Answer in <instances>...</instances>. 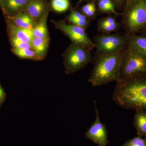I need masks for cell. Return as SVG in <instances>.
Returning <instances> with one entry per match:
<instances>
[{
	"label": "cell",
	"instance_id": "6da1fadb",
	"mask_svg": "<svg viewBox=\"0 0 146 146\" xmlns=\"http://www.w3.org/2000/svg\"><path fill=\"white\" fill-rule=\"evenodd\" d=\"M143 75L117 82L112 97L117 104L146 112V78Z\"/></svg>",
	"mask_w": 146,
	"mask_h": 146
},
{
	"label": "cell",
	"instance_id": "7a4b0ae2",
	"mask_svg": "<svg viewBox=\"0 0 146 146\" xmlns=\"http://www.w3.org/2000/svg\"><path fill=\"white\" fill-rule=\"evenodd\" d=\"M107 54H97L94 69L88 82L94 87L110 82H119V72L123 51Z\"/></svg>",
	"mask_w": 146,
	"mask_h": 146
},
{
	"label": "cell",
	"instance_id": "3957f363",
	"mask_svg": "<svg viewBox=\"0 0 146 146\" xmlns=\"http://www.w3.org/2000/svg\"><path fill=\"white\" fill-rule=\"evenodd\" d=\"M146 73V56L130 47L125 49L121 60L119 82Z\"/></svg>",
	"mask_w": 146,
	"mask_h": 146
},
{
	"label": "cell",
	"instance_id": "277c9868",
	"mask_svg": "<svg viewBox=\"0 0 146 146\" xmlns=\"http://www.w3.org/2000/svg\"><path fill=\"white\" fill-rule=\"evenodd\" d=\"M90 51L82 45L72 43L63 54L65 72L68 74H73L92 62Z\"/></svg>",
	"mask_w": 146,
	"mask_h": 146
},
{
	"label": "cell",
	"instance_id": "5b68a950",
	"mask_svg": "<svg viewBox=\"0 0 146 146\" xmlns=\"http://www.w3.org/2000/svg\"><path fill=\"white\" fill-rule=\"evenodd\" d=\"M94 43L97 54H107L124 50L127 40L121 35H100L95 37Z\"/></svg>",
	"mask_w": 146,
	"mask_h": 146
},
{
	"label": "cell",
	"instance_id": "8992f818",
	"mask_svg": "<svg viewBox=\"0 0 146 146\" xmlns=\"http://www.w3.org/2000/svg\"><path fill=\"white\" fill-rule=\"evenodd\" d=\"M126 11L123 23L129 32H135L146 27L145 0H139Z\"/></svg>",
	"mask_w": 146,
	"mask_h": 146
},
{
	"label": "cell",
	"instance_id": "52a82bcc",
	"mask_svg": "<svg viewBox=\"0 0 146 146\" xmlns=\"http://www.w3.org/2000/svg\"><path fill=\"white\" fill-rule=\"evenodd\" d=\"M56 28L61 31L72 40V43L82 45L90 50L95 48L94 42L90 39L83 28L74 25H67L63 21L53 22Z\"/></svg>",
	"mask_w": 146,
	"mask_h": 146
},
{
	"label": "cell",
	"instance_id": "ba28073f",
	"mask_svg": "<svg viewBox=\"0 0 146 146\" xmlns=\"http://www.w3.org/2000/svg\"><path fill=\"white\" fill-rule=\"evenodd\" d=\"M96 118L95 122L86 131L85 134L87 139L99 146H106L109 143L108 140V132L106 127L100 120L99 114L96 105V102L94 101Z\"/></svg>",
	"mask_w": 146,
	"mask_h": 146
},
{
	"label": "cell",
	"instance_id": "9c48e42d",
	"mask_svg": "<svg viewBox=\"0 0 146 146\" xmlns=\"http://www.w3.org/2000/svg\"><path fill=\"white\" fill-rule=\"evenodd\" d=\"M32 0H2L1 6L7 13L16 15L25 11Z\"/></svg>",
	"mask_w": 146,
	"mask_h": 146
},
{
	"label": "cell",
	"instance_id": "30bf717a",
	"mask_svg": "<svg viewBox=\"0 0 146 146\" xmlns=\"http://www.w3.org/2000/svg\"><path fill=\"white\" fill-rule=\"evenodd\" d=\"M10 19L13 25L22 28L33 30L36 26L34 19L25 11L11 16Z\"/></svg>",
	"mask_w": 146,
	"mask_h": 146
},
{
	"label": "cell",
	"instance_id": "8fae6325",
	"mask_svg": "<svg viewBox=\"0 0 146 146\" xmlns=\"http://www.w3.org/2000/svg\"><path fill=\"white\" fill-rule=\"evenodd\" d=\"M8 27L11 35L16 36L24 43L31 44L34 37L32 30L19 27L13 23L9 24Z\"/></svg>",
	"mask_w": 146,
	"mask_h": 146
},
{
	"label": "cell",
	"instance_id": "7c38bea8",
	"mask_svg": "<svg viewBox=\"0 0 146 146\" xmlns=\"http://www.w3.org/2000/svg\"><path fill=\"white\" fill-rule=\"evenodd\" d=\"M126 38L128 46L146 56V36L130 35L126 36Z\"/></svg>",
	"mask_w": 146,
	"mask_h": 146
},
{
	"label": "cell",
	"instance_id": "4fadbf2b",
	"mask_svg": "<svg viewBox=\"0 0 146 146\" xmlns=\"http://www.w3.org/2000/svg\"><path fill=\"white\" fill-rule=\"evenodd\" d=\"M45 6L42 0H32L25 11L33 19H36L45 13Z\"/></svg>",
	"mask_w": 146,
	"mask_h": 146
},
{
	"label": "cell",
	"instance_id": "5bb4252c",
	"mask_svg": "<svg viewBox=\"0 0 146 146\" xmlns=\"http://www.w3.org/2000/svg\"><path fill=\"white\" fill-rule=\"evenodd\" d=\"M48 12H45L42 16L41 20L38 25L33 30V36L35 37L48 39V34L47 28V20Z\"/></svg>",
	"mask_w": 146,
	"mask_h": 146
},
{
	"label": "cell",
	"instance_id": "9a60e30c",
	"mask_svg": "<svg viewBox=\"0 0 146 146\" xmlns=\"http://www.w3.org/2000/svg\"><path fill=\"white\" fill-rule=\"evenodd\" d=\"M134 124L138 135L140 136H146V111L136 110Z\"/></svg>",
	"mask_w": 146,
	"mask_h": 146
},
{
	"label": "cell",
	"instance_id": "2e32d148",
	"mask_svg": "<svg viewBox=\"0 0 146 146\" xmlns=\"http://www.w3.org/2000/svg\"><path fill=\"white\" fill-rule=\"evenodd\" d=\"M32 49L42 60L45 57L48 47V39L34 37L31 43Z\"/></svg>",
	"mask_w": 146,
	"mask_h": 146
},
{
	"label": "cell",
	"instance_id": "e0dca14e",
	"mask_svg": "<svg viewBox=\"0 0 146 146\" xmlns=\"http://www.w3.org/2000/svg\"><path fill=\"white\" fill-rule=\"evenodd\" d=\"M13 52L18 57L23 59L41 60L32 49H13Z\"/></svg>",
	"mask_w": 146,
	"mask_h": 146
},
{
	"label": "cell",
	"instance_id": "ac0fdd59",
	"mask_svg": "<svg viewBox=\"0 0 146 146\" xmlns=\"http://www.w3.org/2000/svg\"><path fill=\"white\" fill-rule=\"evenodd\" d=\"M51 6L54 11L61 13L68 10L70 2L69 0H52Z\"/></svg>",
	"mask_w": 146,
	"mask_h": 146
},
{
	"label": "cell",
	"instance_id": "d6986e66",
	"mask_svg": "<svg viewBox=\"0 0 146 146\" xmlns=\"http://www.w3.org/2000/svg\"><path fill=\"white\" fill-rule=\"evenodd\" d=\"M120 25L117 22L110 25H98L99 31L104 33H108L117 31L120 27Z\"/></svg>",
	"mask_w": 146,
	"mask_h": 146
},
{
	"label": "cell",
	"instance_id": "ffe728a7",
	"mask_svg": "<svg viewBox=\"0 0 146 146\" xmlns=\"http://www.w3.org/2000/svg\"><path fill=\"white\" fill-rule=\"evenodd\" d=\"M11 42L14 47V48L17 49H32L31 44L24 43L18 39L16 36L11 35Z\"/></svg>",
	"mask_w": 146,
	"mask_h": 146
},
{
	"label": "cell",
	"instance_id": "44dd1931",
	"mask_svg": "<svg viewBox=\"0 0 146 146\" xmlns=\"http://www.w3.org/2000/svg\"><path fill=\"white\" fill-rule=\"evenodd\" d=\"M123 146H146V141L141 137H135L127 141Z\"/></svg>",
	"mask_w": 146,
	"mask_h": 146
},
{
	"label": "cell",
	"instance_id": "7402d4cb",
	"mask_svg": "<svg viewBox=\"0 0 146 146\" xmlns=\"http://www.w3.org/2000/svg\"><path fill=\"white\" fill-rule=\"evenodd\" d=\"M72 20H80V21H88L86 16L76 11H73L68 16L69 21Z\"/></svg>",
	"mask_w": 146,
	"mask_h": 146
},
{
	"label": "cell",
	"instance_id": "603a6c76",
	"mask_svg": "<svg viewBox=\"0 0 146 146\" xmlns=\"http://www.w3.org/2000/svg\"><path fill=\"white\" fill-rule=\"evenodd\" d=\"M117 22L115 18L110 16V17H107L101 20L98 22V25H110V24L115 23Z\"/></svg>",
	"mask_w": 146,
	"mask_h": 146
},
{
	"label": "cell",
	"instance_id": "cb8c5ba5",
	"mask_svg": "<svg viewBox=\"0 0 146 146\" xmlns=\"http://www.w3.org/2000/svg\"><path fill=\"white\" fill-rule=\"evenodd\" d=\"M102 2L104 3L105 5L108 8L110 13L117 14L118 13L115 11V5L110 0H99Z\"/></svg>",
	"mask_w": 146,
	"mask_h": 146
},
{
	"label": "cell",
	"instance_id": "d4e9b609",
	"mask_svg": "<svg viewBox=\"0 0 146 146\" xmlns=\"http://www.w3.org/2000/svg\"><path fill=\"white\" fill-rule=\"evenodd\" d=\"M98 7L100 11L103 12H110L109 9L104 3L99 1Z\"/></svg>",
	"mask_w": 146,
	"mask_h": 146
},
{
	"label": "cell",
	"instance_id": "484cf974",
	"mask_svg": "<svg viewBox=\"0 0 146 146\" xmlns=\"http://www.w3.org/2000/svg\"><path fill=\"white\" fill-rule=\"evenodd\" d=\"M94 5V4L93 3H90L87 4L86 5L84 6L82 8V12L86 15V13L89 11V9Z\"/></svg>",
	"mask_w": 146,
	"mask_h": 146
},
{
	"label": "cell",
	"instance_id": "4316f807",
	"mask_svg": "<svg viewBox=\"0 0 146 146\" xmlns=\"http://www.w3.org/2000/svg\"><path fill=\"white\" fill-rule=\"evenodd\" d=\"M139 0H127L126 5L125 11L130 8L134 4L137 3Z\"/></svg>",
	"mask_w": 146,
	"mask_h": 146
},
{
	"label": "cell",
	"instance_id": "83f0119b",
	"mask_svg": "<svg viewBox=\"0 0 146 146\" xmlns=\"http://www.w3.org/2000/svg\"><path fill=\"white\" fill-rule=\"evenodd\" d=\"M96 12V7L94 5L89 10V11L87 12L86 15L88 16H94Z\"/></svg>",
	"mask_w": 146,
	"mask_h": 146
},
{
	"label": "cell",
	"instance_id": "f1b7e54d",
	"mask_svg": "<svg viewBox=\"0 0 146 146\" xmlns=\"http://www.w3.org/2000/svg\"><path fill=\"white\" fill-rule=\"evenodd\" d=\"M5 98V94L3 90L0 86V103L2 102Z\"/></svg>",
	"mask_w": 146,
	"mask_h": 146
},
{
	"label": "cell",
	"instance_id": "f546056e",
	"mask_svg": "<svg viewBox=\"0 0 146 146\" xmlns=\"http://www.w3.org/2000/svg\"><path fill=\"white\" fill-rule=\"evenodd\" d=\"M145 13L146 14V0H145Z\"/></svg>",
	"mask_w": 146,
	"mask_h": 146
},
{
	"label": "cell",
	"instance_id": "4dcf8cb0",
	"mask_svg": "<svg viewBox=\"0 0 146 146\" xmlns=\"http://www.w3.org/2000/svg\"><path fill=\"white\" fill-rule=\"evenodd\" d=\"M2 1V0H0V5H1V4Z\"/></svg>",
	"mask_w": 146,
	"mask_h": 146
},
{
	"label": "cell",
	"instance_id": "1f68e13d",
	"mask_svg": "<svg viewBox=\"0 0 146 146\" xmlns=\"http://www.w3.org/2000/svg\"><path fill=\"white\" fill-rule=\"evenodd\" d=\"M116 1H121L122 0H115Z\"/></svg>",
	"mask_w": 146,
	"mask_h": 146
},
{
	"label": "cell",
	"instance_id": "d6a6232c",
	"mask_svg": "<svg viewBox=\"0 0 146 146\" xmlns=\"http://www.w3.org/2000/svg\"><path fill=\"white\" fill-rule=\"evenodd\" d=\"M145 141H146V139H145Z\"/></svg>",
	"mask_w": 146,
	"mask_h": 146
}]
</instances>
